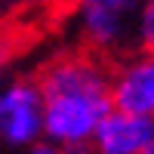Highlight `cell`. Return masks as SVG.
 Returning <instances> with one entry per match:
<instances>
[{"instance_id":"1","label":"cell","mask_w":154,"mask_h":154,"mask_svg":"<svg viewBox=\"0 0 154 154\" xmlns=\"http://www.w3.org/2000/svg\"><path fill=\"white\" fill-rule=\"evenodd\" d=\"M43 93V139L56 151H93L111 102V62L99 53H62L37 71Z\"/></svg>"},{"instance_id":"2","label":"cell","mask_w":154,"mask_h":154,"mask_svg":"<svg viewBox=\"0 0 154 154\" xmlns=\"http://www.w3.org/2000/svg\"><path fill=\"white\" fill-rule=\"evenodd\" d=\"M142 0H77L74 31L83 49L108 62L136 49V19Z\"/></svg>"},{"instance_id":"3","label":"cell","mask_w":154,"mask_h":154,"mask_svg":"<svg viewBox=\"0 0 154 154\" xmlns=\"http://www.w3.org/2000/svg\"><path fill=\"white\" fill-rule=\"evenodd\" d=\"M43 139V93L37 77L0 80V148L31 151Z\"/></svg>"},{"instance_id":"4","label":"cell","mask_w":154,"mask_h":154,"mask_svg":"<svg viewBox=\"0 0 154 154\" xmlns=\"http://www.w3.org/2000/svg\"><path fill=\"white\" fill-rule=\"evenodd\" d=\"M111 102L120 111L154 117V53L130 49L111 59Z\"/></svg>"},{"instance_id":"5","label":"cell","mask_w":154,"mask_h":154,"mask_svg":"<svg viewBox=\"0 0 154 154\" xmlns=\"http://www.w3.org/2000/svg\"><path fill=\"white\" fill-rule=\"evenodd\" d=\"M93 148L102 151V154H151V148H154V117L111 108L96 130Z\"/></svg>"},{"instance_id":"6","label":"cell","mask_w":154,"mask_h":154,"mask_svg":"<svg viewBox=\"0 0 154 154\" xmlns=\"http://www.w3.org/2000/svg\"><path fill=\"white\" fill-rule=\"evenodd\" d=\"M136 46L154 53V0H142L136 19Z\"/></svg>"},{"instance_id":"7","label":"cell","mask_w":154,"mask_h":154,"mask_svg":"<svg viewBox=\"0 0 154 154\" xmlns=\"http://www.w3.org/2000/svg\"><path fill=\"white\" fill-rule=\"evenodd\" d=\"M151 154H154V148H151Z\"/></svg>"}]
</instances>
